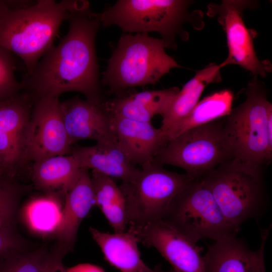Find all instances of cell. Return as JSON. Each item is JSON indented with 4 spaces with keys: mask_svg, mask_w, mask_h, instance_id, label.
I'll return each instance as SVG.
<instances>
[{
    "mask_svg": "<svg viewBox=\"0 0 272 272\" xmlns=\"http://www.w3.org/2000/svg\"><path fill=\"white\" fill-rule=\"evenodd\" d=\"M82 169L72 155L55 156L33 162L31 176L38 189L64 196L78 180Z\"/></svg>",
    "mask_w": 272,
    "mask_h": 272,
    "instance_id": "obj_22",
    "label": "cell"
},
{
    "mask_svg": "<svg viewBox=\"0 0 272 272\" xmlns=\"http://www.w3.org/2000/svg\"><path fill=\"white\" fill-rule=\"evenodd\" d=\"M221 118L189 129L169 140L152 161L180 167L198 178L230 160Z\"/></svg>",
    "mask_w": 272,
    "mask_h": 272,
    "instance_id": "obj_8",
    "label": "cell"
},
{
    "mask_svg": "<svg viewBox=\"0 0 272 272\" xmlns=\"http://www.w3.org/2000/svg\"><path fill=\"white\" fill-rule=\"evenodd\" d=\"M66 250L62 246L53 253L46 255L42 272H67L62 259Z\"/></svg>",
    "mask_w": 272,
    "mask_h": 272,
    "instance_id": "obj_30",
    "label": "cell"
},
{
    "mask_svg": "<svg viewBox=\"0 0 272 272\" xmlns=\"http://www.w3.org/2000/svg\"><path fill=\"white\" fill-rule=\"evenodd\" d=\"M129 229L139 242L158 250L175 272H206L201 254L203 248L164 220Z\"/></svg>",
    "mask_w": 272,
    "mask_h": 272,
    "instance_id": "obj_13",
    "label": "cell"
},
{
    "mask_svg": "<svg viewBox=\"0 0 272 272\" xmlns=\"http://www.w3.org/2000/svg\"><path fill=\"white\" fill-rule=\"evenodd\" d=\"M151 272H175V271L173 269H171L168 271L164 270L161 268V267L160 266H157L155 267L154 268H152V270Z\"/></svg>",
    "mask_w": 272,
    "mask_h": 272,
    "instance_id": "obj_32",
    "label": "cell"
},
{
    "mask_svg": "<svg viewBox=\"0 0 272 272\" xmlns=\"http://www.w3.org/2000/svg\"><path fill=\"white\" fill-rule=\"evenodd\" d=\"M192 3L186 0H118L97 15L103 27L116 25L128 34L157 32L166 48L175 49L177 36L183 41L188 38L184 24L190 23L196 29L204 26L200 11L189 12Z\"/></svg>",
    "mask_w": 272,
    "mask_h": 272,
    "instance_id": "obj_4",
    "label": "cell"
},
{
    "mask_svg": "<svg viewBox=\"0 0 272 272\" xmlns=\"http://www.w3.org/2000/svg\"><path fill=\"white\" fill-rule=\"evenodd\" d=\"M162 219L195 243L206 238L217 241L238 232L226 219L211 191L198 178L176 196Z\"/></svg>",
    "mask_w": 272,
    "mask_h": 272,
    "instance_id": "obj_9",
    "label": "cell"
},
{
    "mask_svg": "<svg viewBox=\"0 0 272 272\" xmlns=\"http://www.w3.org/2000/svg\"><path fill=\"white\" fill-rule=\"evenodd\" d=\"M23 217L27 227L35 233L57 234L62 219L59 196L46 193L31 199L23 208Z\"/></svg>",
    "mask_w": 272,
    "mask_h": 272,
    "instance_id": "obj_24",
    "label": "cell"
},
{
    "mask_svg": "<svg viewBox=\"0 0 272 272\" xmlns=\"http://www.w3.org/2000/svg\"><path fill=\"white\" fill-rule=\"evenodd\" d=\"M70 154L76 158L82 169H92L111 178L120 179L122 182L131 181L140 170L117 144L72 147Z\"/></svg>",
    "mask_w": 272,
    "mask_h": 272,
    "instance_id": "obj_20",
    "label": "cell"
},
{
    "mask_svg": "<svg viewBox=\"0 0 272 272\" xmlns=\"http://www.w3.org/2000/svg\"><path fill=\"white\" fill-rule=\"evenodd\" d=\"M225 65L223 62L218 64H209L196 71L194 76L179 90L168 109L162 116L160 128L166 135L195 107L208 85L221 81L220 70Z\"/></svg>",
    "mask_w": 272,
    "mask_h": 272,
    "instance_id": "obj_21",
    "label": "cell"
},
{
    "mask_svg": "<svg viewBox=\"0 0 272 272\" xmlns=\"http://www.w3.org/2000/svg\"><path fill=\"white\" fill-rule=\"evenodd\" d=\"M259 228L261 243L256 250L236 235L210 245L203 256L206 272H266L264 247L270 228Z\"/></svg>",
    "mask_w": 272,
    "mask_h": 272,
    "instance_id": "obj_15",
    "label": "cell"
},
{
    "mask_svg": "<svg viewBox=\"0 0 272 272\" xmlns=\"http://www.w3.org/2000/svg\"><path fill=\"white\" fill-rule=\"evenodd\" d=\"M67 272H105L101 267L90 264L81 263L66 269Z\"/></svg>",
    "mask_w": 272,
    "mask_h": 272,
    "instance_id": "obj_31",
    "label": "cell"
},
{
    "mask_svg": "<svg viewBox=\"0 0 272 272\" xmlns=\"http://www.w3.org/2000/svg\"><path fill=\"white\" fill-rule=\"evenodd\" d=\"M166 48L162 39L148 34L122 35L102 73L101 84L117 96L128 88L156 84L172 69L182 67Z\"/></svg>",
    "mask_w": 272,
    "mask_h": 272,
    "instance_id": "obj_5",
    "label": "cell"
},
{
    "mask_svg": "<svg viewBox=\"0 0 272 272\" xmlns=\"http://www.w3.org/2000/svg\"><path fill=\"white\" fill-rule=\"evenodd\" d=\"M262 83L255 76L248 82L245 100L225 117L223 128L230 160L259 177H262L263 167L270 163L272 155L267 127L272 104Z\"/></svg>",
    "mask_w": 272,
    "mask_h": 272,
    "instance_id": "obj_3",
    "label": "cell"
},
{
    "mask_svg": "<svg viewBox=\"0 0 272 272\" xmlns=\"http://www.w3.org/2000/svg\"><path fill=\"white\" fill-rule=\"evenodd\" d=\"M22 243L14 231L0 230V263L19 253Z\"/></svg>",
    "mask_w": 272,
    "mask_h": 272,
    "instance_id": "obj_29",
    "label": "cell"
},
{
    "mask_svg": "<svg viewBox=\"0 0 272 272\" xmlns=\"http://www.w3.org/2000/svg\"><path fill=\"white\" fill-rule=\"evenodd\" d=\"M22 192V187L16 178L5 176L0 178V230L14 231Z\"/></svg>",
    "mask_w": 272,
    "mask_h": 272,
    "instance_id": "obj_25",
    "label": "cell"
},
{
    "mask_svg": "<svg viewBox=\"0 0 272 272\" xmlns=\"http://www.w3.org/2000/svg\"><path fill=\"white\" fill-rule=\"evenodd\" d=\"M195 179L168 171L152 161L141 165L131 181L119 186L129 227H141L163 219L176 196Z\"/></svg>",
    "mask_w": 272,
    "mask_h": 272,
    "instance_id": "obj_6",
    "label": "cell"
},
{
    "mask_svg": "<svg viewBox=\"0 0 272 272\" xmlns=\"http://www.w3.org/2000/svg\"><path fill=\"white\" fill-rule=\"evenodd\" d=\"M198 178L211 191L227 221L238 232L244 222L258 220L268 209L262 177L246 172L230 160Z\"/></svg>",
    "mask_w": 272,
    "mask_h": 272,
    "instance_id": "obj_7",
    "label": "cell"
},
{
    "mask_svg": "<svg viewBox=\"0 0 272 272\" xmlns=\"http://www.w3.org/2000/svg\"><path fill=\"white\" fill-rule=\"evenodd\" d=\"M257 6L253 1L224 0L209 4L207 14L216 18L225 32L228 49L223 62L225 66L238 65L255 77H265L271 71V63L258 57L254 45L257 33L247 28L243 18L244 10Z\"/></svg>",
    "mask_w": 272,
    "mask_h": 272,
    "instance_id": "obj_10",
    "label": "cell"
},
{
    "mask_svg": "<svg viewBox=\"0 0 272 272\" xmlns=\"http://www.w3.org/2000/svg\"><path fill=\"white\" fill-rule=\"evenodd\" d=\"M179 90L173 87L122 95L106 100L105 105L113 115L151 122L154 116L159 114L162 116L165 114Z\"/></svg>",
    "mask_w": 272,
    "mask_h": 272,
    "instance_id": "obj_17",
    "label": "cell"
},
{
    "mask_svg": "<svg viewBox=\"0 0 272 272\" xmlns=\"http://www.w3.org/2000/svg\"><path fill=\"white\" fill-rule=\"evenodd\" d=\"M89 5L87 1L39 0L16 9L0 1V46L18 56L29 75L53 46L67 13Z\"/></svg>",
    "mask_w": 272,
    "mask_h": 272,
    "instance_id": "obj_2",
    "label": "cell"
},
{
    "mask_svg": "<svg viewBox=\"0 0 272 272\" xmlns=\"http://www.w3.org/2000/svg\"><path fill=\"white\" fill-rule=\"evenodd\" d=\"M62 219L58 233L61 246L67 251L74 245L79 226L95 206L94 192L88 170L80 175L64 196Z\"/></svg>",
    "mask_w": 272,
    "mask_h": 272,
    "instance_id": "obj_19",
    "label": "cell"
},
{
    "mask_svg": "<svg viewBox=\"0 0 272 272\" xmlns=\"http://www.w3.org/2000/svg\"><path fill=\"white\" fill-rule=\"evenodd\" d=\"M90 176L95 206L102 213L125 203L121 189L112 178L93 170Z\"/></svg>",
    "mask_w": 272,
    "mask_h": 272,
    "instance_id": "obj_26",
    "label": "cell"
},
{
    "mask_svg": "<svg viewBox=\"0 0 272 272\" xmlns=\"http://www.w3.org/2000/svg\"><path fill=\"white\" fill-rule=\"evenodd\" d=\"M69 30L60 43L40 59L32 73L21 81L22 92L34 101L58 98L68 92H78L88 100H104L97 60L95 39L101 26L97 13L89 6L70 12Z\"/></svg>",
    "mask_w": 272,
    "mask_h": 272,
    "instance_id": "obj_1",
    "label": "cell"
},
{
    "mask_svg": "<svg viewBox=\"0 0 272 272\" xmlns=\"http://www.w3.org/2000/svg\"><path fill=\"white\" fill-rule=\"evenodd\" d=\"M105 101L84 100L76 96L60 102L72 145L85 139L94 140L97 144H116L113 116L107 109Z\"/></svg>",
    "mask_w": 272,
    "mask_h": 272,
    "instance_id": "obj_14",
    "label": "cell"
},
{
    "mask_svg": "<svg viewBox=\"0 0 272 272\" xmlns=\"http://www.w3.org/2000/svg\"><path fill=\"white\" fill-rule=\"evenodd\" d=\"M113 116L117 146L135 166L152 161L169 141L151 122Z\"/></svg>",
    "mask_w": 272,
    "mask_h": 272,
    "instance_id": "obj_16",
    "label": "cell"
},
{
    "mask_svg": "<svg viewBox=\"0 0 272 272\" xmlns=\"http://www.w3.org/2000/svg\"><path fill=\"white\" fill-rule=\"evenodd\" d=\"M233 99L234 95L228 89L217 91L206 96L168 132V140L189 129L226 116L232 109Z\"/></svg>",
    "mask_w": 272,
    "mask_h": 272,
    "instance_id": "obj_23",
    "label": "cell"
},
{
    "mask_svg": "<svg viewBox=\"0 0 272 272\" xmlns=\"http://www.w3.org/2000/svg\"><path fill=\"white\" fill-rule=\"evenodd\" d=\"M8 176L7 175H6L2 170L0 168V178L4 177V176Z\"/></svg>",
    "mask_w": 272,
    "mask_h": 272,
    "instance_id": "obj_33",
    "label": "cell"
},
{
    "mask_svg": "<svg viewBox=\"0 0 272 272\" xmlns=\"http://www.w3.org/2000/svg\"><path fill=\"white\" fill-rule=\"evenodd\" d=\"M60 102L58 98L47 97L34 101L27 138L30 162L70 154L72 145L64 126Z\"/></svg>",
    "mask_w": 272,
    "mask_h": 272,
    "instance_id": "obj_12",
    "label": "cell"
},
{
    "mask_svg": "<svg viewBox=\"0 0 272 272\" xmlns=\"http://www.w3.org/2000/svg\"><path fill=\"white\" fill-rule=\"evenodd\" d=\"M46 254L41 251L14 254L0 263V272H42Z\"/></svg>",
    "mask_w": 272,
    "mask_h": 272,
    "instance_id": "obj_28",
    "label": "cell"
},
{
    "mask_svg": "<svg viewBox=\"0 0 272 272\" xmlns=\"http://www.w3.org/2000/svg\"><path fill=\"white\" fill-rule=\"evenodd\" d=\"M33 104L24 92L0 101V168L14 178L30 163L27 138Z\"/></svg>",
    "mask_w": 272,
    "mask_h": 272,
    "instance_id": "obj_11",
    "label": "cell"
},
{
    "mask_svg": "<svg viewBox=\"0 0 272 272\" xmlns=\"http://www.w3.org/2000/svg\"><path fill=\"white\" fill-rule=\"evenodd\" d=\"M17 62L14 54L0 46V101L22 93L21 81L15 76Z\"/></svg>",
    "mask_w": 272,
    "mask_h": 272,
    "instance_id": "obj_27",
    "label": "cell"
},
{
    "mask_svg": "<svg viewBox=\"0 0 272 272\" xmlns=\"http://www.w3.org/2000/svg\"><path fill=\"white\" fill-rule=\"evenodd\" d=\"M89 231L105 260L120 272L151 271L152 268L142 259L139 239L131 229L109 233L90 227Z\"/></svg>",
    "mask_w": 272,
    "mask_h": 272,
    "instance_id": "obj_18",
    "label": "cell"
}]
</instances>
